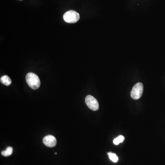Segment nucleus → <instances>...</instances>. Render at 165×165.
<instances>
[{
	"mask_svg": "<svg viewBox=\"0 0 165 165\" xmlns=\"http://www.w3.org/2000/svg\"><path fill=\"white\" fill-rule=\"evenodd\" d=\"M26 81L29 86L32 89H38L41 85V81L39 77L33 73H29L27 74Z\"/></svg>",
	"mask_w": 165,
	"mask_h": 165,
	"instance_id": "nucleus-1",
	"label": "nucleus"
},
{
	"mask_svg": "<svg viewBox=\"0 0 165 165\" xmlns=\"http://www.w3.org/2000/svg\"><path fill=\"white\" fill-rule=\"evenodd\" d=\"M80 15L79 13L74 10H70L63 15V19L65 22L70 24L76 23L80 20Z\"/></svg>",
	"mask_w": 165,
	"mask_h": 165,
	"instance_id": "nucleus-2",
	"label": "nucleus"
},
{
	"mask_svg": "<svg viewBox=\"0 0 165 165\" xmlns=\"http://www.w3.org/2000/svg\"><path fill=\"white\" fill-rule=\"evenodd\" d=\"M143 85L142 83H138L132 88L131 92V96L133 99L138 100L143 95Z\"/></svg>",
	"mask_w": 165,
	"mask_h": 165,
	"instance_id": "nucleus-3",
	"label": "nucleus"
},
{
	"mask_svg": "<svg viewBox=\"0 0 165 165\" xmlns=\"http://www.w3.org/2000/svg\"><path fill=\"white\" fill-rule=\"evenodd\" d=\"M85 103L90 109L96 111L99 109V105L97 100L93 96L88 95L85 98Z\"/></svg>",
	"mask_w": 165,
	"mask_h": 165,
	"instance_id": "nucleus-4",
	"label": "nucleus"
},
{
	"mask_svg": "<svg viewBox=\"0 0 165 165\" xmlns=\"http://www.w3.org/2000/svg\"><path fill=\"white\" fill-rule=\"evenodd\" d=\"M45 145L48 147H53L57 144V139L53 136H47L43 139Z\"/></svg>",
	"mask_w": 165,
	"mask_h": 165,
	"instance_id": "nucleus-5",
	"label": "nucleus"
},
{
	"mask_svg": "<svg viewBox=\"0 0 165 165\" xmlns=\"http://www.w3.org/2000/svg\"><path fill=\"white\" fill-rule=\"evenodd\" d=\"M0 81L3 84L6 86L10 85L12 83V80L10 79V77L7 75L2 76L0 79Z\"/></svg>",
	"mask_w": 165,
	"mask_h": 165,
	"instance_id": "nucleus-6",
	"label": "nucleus"
},
{
	"mask_svg": "<svg viewBox=\"0 0 165 165\" xmlns=\"http://www.w3.org/2000/svg\"><path fill=\"white\" fill-rule=\"evenodd\" d=\"M13 149L12 147H8L6 148L5 151H3L2 152V155L4 156H8L11 155L13 153Z\"/></svg>",
	"mask_w": 165,
	"mask_h": 165,
	"instance_id": "nucleus-7",
	"label": "nucleus"
},
{
	"mask_svg": "<svg viewBox=\"0 0 165 165\" xmlns=\"http://www.w3.org/2000/svg\"><path fill=\"white\" fill-rule=\"evenodd\" d=\"M108 154L109 155V157L111 161L115 163L118 162V157H117L116 154L113 153L112 152H110L108 153Z\"/></svg>",
	"mask_w": 165,
	"mask_h": 165,
	"instance_id": "nucleus-8",
	"label": "nucleus"
},
{
	"mask_svg": "<svg viewBox=\"0 0 165 165\" xmlns=\"http://www.w3.org/2000/svg\"><path fill=\"white\" fill-rule=\"evenodd\" d=\"M125 138L124 136H119L117 137V138H116L114 139L113 143H114L115 145H118L119 143H121L123 142Z\"/></svg>",
	"mask_w": 165,
	"mask_h": 165,
	"instance_id": "nucleus-9",
	"label": "nucleus"
},
{
	"mask_svg": "<svg viewBox=\"0 0 165 165\" xmlns=\"http://www.w3.org/2000/svg\"><path fill=\"white\" fill-rule=\"evenodd\" d=\"M55 154H56H56H57V152H55Z\"/></svg>",
	"mask_w": 165,
	"mask_h": 165,
	"instance_id": "nucleus-10",
	"label": "nucleus"
},
{
	"mask_svg": "<svg viewBox=\"0 0 165 165\" xmlns=\"http://www.w3.org/2000/svg\"><path fill=\"white\" fill-rule=\"evenodd\" d=\"M19 1H22V0H19Z\"/></svg>",
	"mask_w": 165,
	"mask_h": 165,
	"instance_id": "nucleus-11",
	"label": "nucleus"
}]
</instances>
